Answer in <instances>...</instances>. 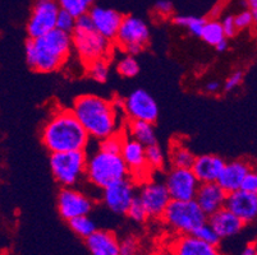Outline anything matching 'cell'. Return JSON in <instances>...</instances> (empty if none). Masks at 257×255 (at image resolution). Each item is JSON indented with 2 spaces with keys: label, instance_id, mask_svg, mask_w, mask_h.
<instances>
[{
  "label": "cell",
  "instance_id": "cell-1",
  "mask_svg": "<svg viewBox=\"0 0 257 255\" xmlns=\"http://www.w3.org/2000/svg\"><path fill=\"white\" fill-rule=\"evenodd\" d=\"M72 110L92 140H104L124 129V124L119 120L123 105L97 95L78 96L74 98Z\"/></svg>",
  "mask_w": 257,
  "mask_h": 255
},
{
  "label": "cell",
  "instance_id": "cell-2",
  "mask_svg": "<svg viewBox=\"0 0 257 255\" xmlns=\"http://www.w3.org/2000/svg\"><path fill=\"white\" fill-rule=\"evenodd\" d=\"M41 143L50 153L86 151L91 137L72 109H57L40 132Z\"/></svg>",
  "mask_w": 257,
  "mask_h": 255
},
{
  "label": "cell",
  "instance_id": "cell-3",
  "mask_svg": "<svg viewBox=\"0 0 257 255\" xmlns=\"http://www.w3.org/2000/svg\"><path fill=\"white\" fill-rule=\"evenodd\" d=\"M73 51L72 34L54 28L44 36L26 42V62L35 72L51 73L68 62Z\"/></svg>",
  "mask_w": 257,
  "mask_h": 255
},
{
  "label": "cell",
  "instance_id": "cell-4",
  "mask_svg": "<svg viewBox=\"0 0 257 255\" xmlns=\"http://www.w3.org/2000/svg\"><path fill=\"white\" fill-rule=\"evenodd\" d=\"M72 41L73 51L85 67L96 60L109 59L113 53L114 42L97 31L88 14L77 18L76 28L72 32Z\"/></svg>",
  "mask_w": 257,
  "mask_h": 255
},
{
  "label": "cell",
  "instance_id": "cell-5",
  "mask_svg": "<svg viewBox=\"0 0 257 255\" xmlns=\"http://www.w3.org/2000/svg\"><path fill=\"white\" fill-rule=\"evenodd\" d=\"M127 177H131L130 170L121 154L104 151L100 148L97 142V148L88 154L86 180L95 189L102 190L114 182Z\"/></svg>",
  "mask_w": 257,
  "mask_h": 255
},
{
  "label": "cell",
  "instance_id": "cell-6",
  "mask_svg": "<svg viewBox=\"0 0 257 255\" xmlns=\"http://www.w3.org/2000/svg\"><path fill=\"white\" fill-rule=\"evenodd\" d=\"M209 216L193 200H172L161 217V222L175 235H191L206 223Z\"/></svg>",
  "mask_w": 257,
  "mask_h": 255
},
{
  "label": "cell",
  "instance_id": "cell-7",
  "mask_svg": "<svg viewBox=\"0 0 257 255\" xmlns=\"http://www.w3.org/2000/svg\"><path fill=\"white\" fill-rule=\"evenodd\" d=\"M87 151L55 152L50 154V170L54 180L62 188H73L83 177L87 168Z\"/></svg>",
  "mask_w": 257,
  "mask_h": 255
},
{
  "label": "cell",
  "instance_id": "cell-8",
  "mask_svg": "<svg viewBox=\"0 0 257 255\" xmlns=\"http://www.w3.org/2000/svg\"><path fill=\"white\" fill-rule=\"evenodd\" d=\"M150 42V28L142 18L136 16H124L116 39L114 41L120 50L130 55H137Z\"/></svg>",
  "mask_w": 257,
  "mask_h": 255
},
{
  "label": "cell",
  "instance_id": "cell-9",
  "mask_svg": "<svg viewBox=\"0 0 257 255\" xmlns=\"http://www.w3.org/2000/svg\"><path fill=\"white\" fill-rule=\"evenodd\" d=\"M60 9L58 0H35L26 26L29 39L44 36L57 28Z\"/></svg>",
  "mask_w": 257,
  "mask_h": 255
},
{
  "label": "cell",
  "instance_id": "cell-10",
  "mask_svg": "<svg viewBox=\"0 0 257 255\" xmlns=\"http://www.w3.org/2000/svg\"><path fill=\"white\" fill-rule=\"evenodd\" d=\"M136 198V182L131 177L119 180L101 190V202L115 214H127Z\"/></svg>",
  "mask_w": 257,
  "mask_h": 255
},
{
  "label": "cell",
  "instance_id": "cell-11",
  "mask_svg": "<svg viewBox=\"0 0 257 255\" xmlns=\"http://www.w3.org/2000/svg\"><path fill=\"white\" fill-rule=\"evenodd\" d=\"M165 185L172 200H193L201 182L192 168L172 167L165 177Z\"/></svg>",
  "mask_w": 257,
  "mask_h": 255
},
{
  "label": "cell",
  "instance_id": "cell-12",
  "mask_svg": "<svg viewBox=\"0 0 257 255\" xmlns=\"http://www.w3.org/2000/svg\"><path fill=\"white\" fill-rule=\"evenodd\" d=\"M125 119L155 123L159 116V106L155 98L147 91L135 90L121 101Z\"/></svg>",
  "mask_w": 257,
  "mask_h": 255
},
{
  "label": "cell",
  "instance_id": "cell-13",
  "mask_svg": "<svg viewBox=\"0 0 257 255\" xmlns=\"http://www.w3.org/2000/svg\"><path fill=\"white\" fill-rule=\"evenodd\" d=\"M137 195L144 203L150 218L154 219H161L165 209L172 202V196L165 182H159L155 180H146L142 182Z\"/></svg>",
  "mask_w": 257,
  "mask_h": 255
},
{
  "label": "cell",
  "instance_id": "cell-14",
  "mask_svg": "<svg viewBox=\"0 0 257 255\" xmlns=\"http://www.w3.org/2000/svg\"><path fill=\"white\" fill-rule=\"evenodd\" d=\"M57 205L60 217L64 221L69 222L79 216L90 214L93 208V199L74 186L62 188L58 194Z\"/></svg>",
  "mask_w": 257,
  "mask_h": 255
},
{
  "label": "cell",
  "instance_id": "cell-15",
  "mask_svg": "<svg viewBox=\"0 0 257 255\" xmlns=\"http://www.w3.org/2000/svg\"><path fill=\"white\" fill-rule=\"evenodd\" d=\"M120 154L124 162L127 163L131 179L135 182H137L139 179L146 181L147 175L151 172V168L147 165L146 160V147L140 143L139 140L125 135Z\"/></svg>",
  "mask_w": 257,
  "mask_h": 255
},
{
  "label": "cell",
  "instance_id": "cell-16",
  "mask_svg": "<svg viewBox=\"0 0 257 255\" xmlns=\"http://www.w3.org/2000/svg\"><path fill=\"white\" fill-rule=\"evenodd\" d=\"M88 16H90L95 28L102 36H105L107 40H110L113 42L115 41L119 28H120L123 18H124V14H121L120 12L113 8L93 6Z\"/></svg>",
  "mask_w": 257,
  "mask_h": 255
},
{
  "label": "cell",
  "instance_id": "cell-17",
  "mask_svg": "<svg viewBox=\"0 0 257 255\" xmlns=\"http://www.w3.org/2000/svg\"><path fill=\"white\" fill-rule=\"evenodd\" d=\"M173 255H223L219 245H212L191 235H175L169 244Z\"/></svg>",
  "mask_w": 257,
  "mask_h": 255
},
{
  "label": "cell",
  "instance_id": "cell-18",
  "mask_svg": "<svg viewBox=\"0 0 257 255\" xmlns=\"http://www.w3.org/2000/svg\"><path fill=\"white\" fill-rule=\"evenodd\" d=\"M225 207L246 224L251 223L257 218V194L243 189L229 193Z\"/></svg>",
  "mask_w": 257,
  "mask_h": 255
},
{
  "label": "cell",
  "instance_id": "cell-19",
  "mask_svg": "<svg viewBox=\"0 0 257 255\" xmlns=\"http://www.w3.org/2000/svg\"><path fill=\"white\" fill-rule=\"evenodd\" d=\"M228 193L216 182H204L198 188L196 202L207 216L225 207Z\"/></svg>",
  "mask_w": 257,
  "mask_h": 255
},
{
  "label": "cell",
  "instance_id": "cell-20",
  "mask_svg": "<svg viewBox=\"0 0 257 255\" xmlns=\"http://www.w3.org/2000/svg\"><path fill=\"white\" fill-rule=\"evenodd\" d=\"M251 168V162L247 160H234L226 162L220 177L218 179V184L228 194L239 190Z\"/></svg>",
  "mask_w": 257,
  "mask_h": 255
},
{
  "label": "cell",
  "instance_id": "cell-21",
  "mask_svg": "<svg viewBox=\"0 0 257 255\" xmlns=\"http://www.w3.org/2000/svg\"><path fill=\"white\" fill-rule=\"evenodd\" d=\"M225 161L216 154H201L196 156L192 171L195 172L201 184L216 182L225 167Z\"/></svg>",
  "mask_w": 257,
  "mask_h": 255
},
{
  "label": "cell",
  "instance_id": "cell-22",
  "mask_svg": "<svg viewBox=\"0 0 257 255\" xmlns=\"http://www.w3.org/2000/svg\"><path fill=\"white\" fill-rule=\"evenodd\" d=\"M207 221L214 227V230L218 232L221 240L238 235L246 226V223L239 217L235 216L232 210H229L226 207L221 208L218 212L209 216Z\"/></svg>",
  "mask_w": 257,
  "mask_h": 255
},
{
  "label": "cell",
  "instance_id": "cell-23",
  "mask_svg": "<svg viewBox=\"0 0 257 255\" xmlns=\"http://www.w3.org/2000/svg\"><path fill=\"white\" fill-rule=\"evenodd\" d=\"M86 246L91 255H120L119 238L109 230H97L86 238Z\"/></svg>",
  "mask_w": 257,
  "mask_h": 255
},
{
  "label": "cell",
  "instance_id": "cell-24",
  "mask_svg": "<svg viewBox=\"0 0 257 255\" xmlns=\"http://www.w3.org/2000/svg\"><path fill=\"white\" fill-rule=\"evenodd\" d=\"M123 132H124L125 135H128V137L139 140L140 143L144 144L145 147L153 146V144L158 143L154 123L127 119Z\"/></svg>",
  "mask_w": 257,
  "mask_h": 255
},
{
  "label": "cell",
  "instance_id": "cell-25",
  "mask_svg": "<svg viewBox=\"0 0 257 255\" xmlns=\"http://www.w3.org/2000/svg\"><path fill=\"white\" fill-rule=\"evenodd\" d=\"M195 160L196 156L192 153V151L184 146L182 142H174L170 146L169 161L172 167L192 168Z\"/></svg>",
  "mask_w": 257,
  "mask_h": 255
},
{
  "label": "cell",
  "instance_id": "cell-26",
  "mask_svg": "<svg viewBox=\"0 0 257 255\" xmlns=\"http://www.w3.org/2000/svg\"><path fill=\"white\" fill-rule=\"evenodd\" d=\"M172 21L175 26L186 28L192 36L201 39L207 20L202 17H196V16H174Z\"/></svg>",
  "mask_w": 257,
  "mask_h": 255
},
{
  "label": "cell",
  "instance_id": "cell-27",
  "mask_svg": "<svg viewBox=\"0 0 257 255\" xmlns=\"http://www.w3.org/2000/svg\"><path fill=\"white\" fill-rule=\"evenodd\" d=\"M201 39L204 40L207 45L214 46V48L218 45L219 42L225 40L226 36H225V32H224L223 25H221V21H218V20L206 21V25H205L204 32H202Z\"/></svg>",
  "mask_w": 257,
  "mask_h": 255
},
{
  "label": "cell",
  "instance_id": "cell-28",
  "mask_svg": "<svg viewBox=\"0 0 257 255\" xmlns=\"http://www.w3.org/2000/svg\"><path fill=\"white\" fill-rule=\"evenodd\" d=\"M68 223L71 230L73 231L77 236L85 238V240L99 230L96 223H95V221L90 217V214L79 216L77 217V218L71 219Z\"/></svg>",
  "mask_w": 257,
  "mask_h": 255
},
{
  "label": "cell",
  "instance_id": "cell-29",
  "mask_svg": "<svg viewBox=\"0 0 257 255\" xmlns=\"http://www.w3.org/2000/svg\"><path fill=\"white\" fill-rule=\"evenodd\" d=\"M96 0H58L60 8L73 14L74 17H81L90 13Z\"/></svg>",
  "mask_w": 257,
  "mask_h": 255
},
{
  "label": "cell",
  "instance_id": "cell-30",
  "mask_svg": "<svg viewBox=\"0 0 257 255\" xmlns=\"http://www.w3.org/2000/svg\"><path fill=\"white\" fill-rule=\"evenodd\" d=\"M86 72L91 79L99 83H104L109 78V72H110V65L109 59H100L96 62H92L86 65Z\"/></svg>",
  "mask_w": 257,
  "mask_h": 255
},
{
  "label": "cell",
  "instance_id": "cell-31",
  "mask_svg": "<svg viewBox=\"0 0 257 255\" xmlns=\"http://www.w3.org/2000/svg\"><path fill=\"white\" fill-rule=\"evenodd\" d=\"M116 72L123 78H133L140 73V64L135 55L125 54L118 63H116Z\"/></svg>",
  "mask_w": 257,
  "mask_h": 255
},
{
  "label": "cell",
  "instance_id": "cell-32",
  "mask_svg": "<svg viewBox=\"0 0 257 255\" xmlns=\"http://www.w3.org/2000/svg\"><path fill=\"white\" fill-rule=\"evenodd\" d=\"M146 160L149 167L153 170H163L167 163V156L158 143L146 147Z\"/></svg>",
  "mask_w": 257,
  "mask_h": 255
},
{
  "label": "cell",
  "instance_id": "cell-33",
  "mask_svg": "<svg viewBox=\"0 0 257 255\" xmlns=\"http://www.w3.org/2000/svg\"><path fill=\"white\" fill-rule=\"evenodd\" d=\"M125 139V133L120 132L116 134L111 135V137L106 138L104 140H99V147L106 152H111V153H121V148H123V143Z\"/></svg>",
  "mask_w": 257,
  "mask_h": 255
},
{
  "label": "cell",
  "instance_id": "cell-34",
  "mask_svg": "<svg viewBox=\"0 0 257 255\" xmlns=\"http://www.w3.org/2000/svg\"><path fill=\"white\" fill-rule=\"evenodd\" d=\"M125 216H127L131 221L135 222V223H145L147 219L150 218V216L147 213L146 208H145L144 203L141 202L139 195H137L136 199L133 200V203L131 204L130 209H128Z\"/></svg>",
  "mask_w": 257,
  "mask_h": 255
},
{
  "label": "cell",
  "instance_id": "cell-35",
  "mask_svg": "<svg viewBox=\"0 0 257 255\" xmlns=\"http://www.w3.org/2000/svg\"><path fill=\"white\" fill-rule=\"evenodd\" d=\"M193 235H196L198 238H201V240H204V241L212 245H219L221 241V237L218 235V232L214 230V227H212L211 224L209 223V221H207L206 223L202 224V226H200V227L195 231Z\"/></svg>",
  "mask_w": 257,
  "mask_h": 255
},
{
  "label": "cell",
  "instance_id": "cell-36",
  "mask_svg": "<svg viewBox=\"0 0 257 255\" xmlns=\"http://www.w3.org/2000/svg\"><path fill=\"white\" fill-rule=\"evenodd\" d=\"M119 251L120 255H139L140 241L136 236L127 235L119 240Z\"/></svg>",
  "mask_w": 257,
  "mask_h": 255
},
{
  "label": "cell",
  "instance_id": "cell-37",
  "mask_svg": "<svg viewBox=\"0 0 257 255\" xmlns=\"http://www.w3.org/2000/svg\"><path fill=\"white\" fill-rule=\"evenodd\" d=\"M76 25H77V17H74L73 14L64 11V9H60L59 16H58V21H57L58 30L67 32V34H72V32L74 31V28H76Z\"/></svg>",
  "mask_w": 257,
  "mask_h": 255
},
{
  "label": "cell",
  "instance_id": "cell-38",
  "mask_svg": "<svg viewBox=\"0 0 257 255\" xmlns=\"http://www.w3.org/2000/svg\"><path fill=\"white\" fill-rule=\"evenodd\" d=\"M154 13L160 17L161 20L165 18H173V13H174V6L170 0H156V3L154 4Z\"/></svg>",
  "mask_w": 257,
  "mask_h": 255
},
{
  "label": "cell",
  "instance_id": "cell-39",
  "mask_svg": "<svg viewBox=\"0 0 257 255\" xmlns=\"http://www.w3.org/2000/svg\"><path fill=\"white\" fill-rule=\"evenodd\" d=\"M234 21L239 31H244L247 28H251L252 26H254L252 12L249 9H243V11L234 14Z\"/></svg>",
  "mask_w": 257,
  "mask_h": 255
},
{
  "label": "cell",
  "instance_id": "cell-40",
  "mask_svg": "<svg viewBox=\"0 0 257 255\" xmlns=\"http://www.w3.org/2000/svg\"><path fill=\"white\" fill-rule=\"evenodd\" d=\"M243 77H244V74H243L242 70H234L232 74H229V77L224 82L223 91H225V92H232L233 90L239 87L243 82Z\"/></svg>",
  "mask_w": 257,
  "mask_h": 255
},
{
  "label": "cell",
  "instance_id": "cell-41",
  "mask_svg": "<svg viewBox=\"0 0 257 255\" xmlns=\"http://www.w3.org/2000/svg\"><path fill=\"white\" fill-rule=\"evenodd\" d=\"M221 25H223V28H224V32H225L226 39L234 37L235 35L239 32L237 25H235L234 16H233V14H226L225 17L221 20Z\"/></svg>",
  "mask_w": 257,
  "mask_h": 255
},
{
  "label": "cell",
  "instance_id": "cell-42",
  "mask_svg": "<svg viewBox=\"0 0 257 255\" xmlns=\"http://www.w3.org/2000/svg\"><path fill=\"white\" fill-rule=\"evenodd\" d=\"M240 189L249 191V193L257 194V167L252 166V168L249 170L248 174H247L246 179L243 181V185Z\"/></svg>",
  "mask_w": 257,
  "mask_h": 255
},
{
  "label": "cell",
  "instance_id": "cell-43",
  "mask_svg": "<svg viewBox=\"0 0 257 255\" xmlns=\"http://www.w3.org/2000/svg\"><path fill=\"white\" fill-rule=\"evenodd\" d=\"M204 90L206 91L207 93H210V95H216V93L220 92V91L223 90V86H221V83L219 81L212 79V81H209L205 84Z\"/></svg>",
  "mask_w": 257,
  "mask_h": 255
},
{
  "label": "cell",
  "instance_id": "cell-44",
  "mask_svg": "<svg viewBox=\"0 0 257 255\" xmlns=\"http://www.w3.org/2000/svg\"><path fill=\"white\" fill-rule=\"evenodd\" d=\"M239 255H257V242H248Z\"/></svg>",
  "mask_w": 257,
  "mask_h": 255
},
{
  "label": "cell",
  "instance_id": "cell-45",
  "mask_svg": "<svg viewBox=\"0 0 257 255\" xmlns=\"http://www.w3.org/2000/svg\"><path fill=\"white\" fill-rule=\"evenodd\" d=\"M215 49H216V51H219V53H223V51H225L226 49H228V39L223 40L221 42H219L218 45L215 46Z\"/></svg>",
  "mask_w": 257,
  "mask_h": 255
},
{
  "label": "cell",
  "instance_id": "cell-46",
  "mask_svg": "<svg viewBox=\"0 0 257 255\" xmlns=\"http://www.w3.org/2000/svg\"><path fill=\"white\" fill-rule=\"evenodd\" d=\"M249 11H257V0H246Z\"/></svg>",
  "mask_w": 257,
  "mask_h": 255
},
{
  "label": "cell",
  "instance_id": "cell-47",
  "mask_svg": "<svg viewBox=\"0 0 257 255\" xmlns=\"http://www.w3.org/2000/svg\"><path fill=\"white\" fill-rule=\"evenodd\" d=\"M251 12H252V17H253L254 26H257V11H251Z\"/></svg>",
  "mask_w": 257,
  "mask_h": 255
},
{
  "label": "cell",
  "instance_id": "cell-48",
  "mask_svg": "<svg viewBox=\"0 0 257 255\" xmlns=\"http://www.w3.org/2000/svg\"><path fill=\"white\" fill-rule=\"evenodd\" d=\"M155 255H173V254L169 251V250H167V251H159L158 254H155Z\"/></svg>",
  "mask_w": 257,
  "mask_h": 255
}]
</instances>
